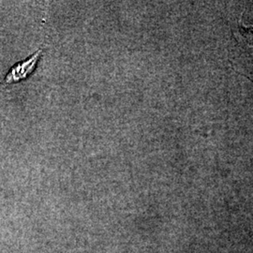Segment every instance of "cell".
<instances>
[{
    "label": "cell",
    "instance_id": "2",
    "mask_svg": "<svg viewBox=\"0 0 253 253\" xmlns=\"http://www.w3.org/2000/svg\"><path fill=\"white\" fill-rule=\"evenodd\" d=\"M239 31L241 35L248 41V42L253 46V27H246L241 25L239 27Z\"/></svg>",
    "mask_w": 253,
    "mask_h": 253
},
{
    "label": "cell",
    "instance_id": "1",
    "mask_svg": "<svg viewBox=\"0 0 253 253\" xmlns=\"http://www.w3.org/2000/svg\"><path fill=\"white\" fill-rule=\"evenodd\" d=\"M43 49L40 48L34 54H31L28 58L19 61L10 67L9 72L5 75L3 80L0 81V84L9 85L15 84L27 80L36 71L38 63L42 58Z\"/></svg>",
    "mask_w": 253,
    "mask_h": 253
}]
</instances>
